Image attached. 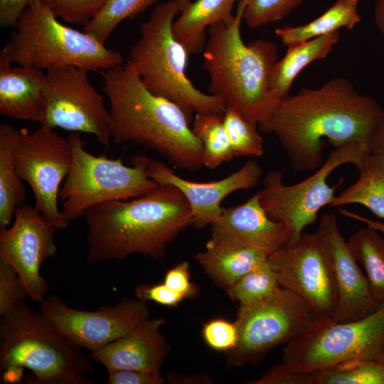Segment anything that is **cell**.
<instances>
[{
    "instance_id": "obj_1",
    "label": "cell",
    "mask_w": 384,
    "mask_h": 384,
    "mask_svg": "<svg viewBox=\"0 0 384 384\" xmlns=\"http://www.w3.org/2000/svg\"><path fill=\"white\" fill-rule=\"evenodd\" d=\"M382 110L375 99L358 93L349 79L339 76L289 94L258 125L277 138L294 171H316L324 161L325 140L334 148L351 142L368 148Z\"/></svg>"
},
{
    "instance_id": "obj_2",
    "label": "cell",
    "mask_w": 384,
    "mask_h": 384,
    "mask_svg": "<svg viewBox=\"0 0 384 384\" xmlns=\"http://www.w3.org/2000/svg\"><path fill=\"white\" fill-rule=\"evenodd\" d=\"M87 262L122 260L142 254L164 257L167 245L192 224V212L181 191L172 185L130 200L112 201L87 210Z\"/></svg>"
},
{
    "instance_id": "obj_3",
    "label": "cell",
    "mask_w": 384,
    "mask_h": 384,
    "mask_svg": "<svg viewBox=\"0 0 384 384\" xmlns=\"http://www.w3.org/2000/svg\"><path fill=\"white\" fill-rule=\"evenodd\" d=\"M100 73L115 144L153 149L179 169L196 171L203 166L202 144L179 106L149 92L127 62Z\"/></svg>"
},
{
    "instance_id": "obj_4",
    "label": "cell",
    "mask_w": 384,
    "mask_h": 384,
    "mask_svg": "<svg viewBox=\"0 0 384 384\" xmlns=\"http://www.w3.org/2000/svg\"><path fill=\"white\" fill-rule=\"evenodd\" d=\"M244 8L239 1L231 18L208 27L203 67L210 77V94L259 124L279 104L268 88L278 48L273 41L265 39L244 43L240 33Z\"/></svg>"
},
{
    "instance_id": "obj_5",
    "label": "cell",
    "mask_w": 384,
    "mask_h": 384,
    "mask_svg": "<svg viewBox=\"0 0 384 384\" xmlns=\"http://www.w3.org/2000/svg\"><path fill=\"white\" fill-rule=\"evenodd\" d=\"M80 346L26 302L1 316L0 371L5 383L21 381L23 369L37 384H92L95 368Z\"/></svg>"
},
{
    "instance_id": "obj_6",
    "label": "cell",
    "mask_w": 384,
    "mask_h": 384,
    "mask_svg": "<svg viewBox=\"0 0 384 384\" xmlns=\"http://www.w3.org/2000/svg\"><path fill=\"white\" fill-rule=\"evenodd\" d=\"M178 13L174 0L156 6L149 18L141 23V36L127 62L149 92L176 104L192 123L195 114H223L227 105L220 97L200 91L188 79L189 53L175 38L172 29Z\"/></svg>"
},
{
    "instance_id": "obj_7",
    "label": "cell",
    "mask_w": 384,
    "mask_h": 384,
    "mask_svg": "<svg viewBox=\"0 0 384 384\" xmlns=\"http://www.w3.org/2000/svg\"><path fill=\"white\" fill-rule=\"evenodd\" d=\"M15 26L0 52V58L12 64L42 70L71 65L100 73L124 62L119 51L84 31L62 24L42 0L30 4Z\"/></svg>"
},
{
    "instance_id": "obj_8",
    "label": "cell",
    "mask_w": 384,
    "mask_h": 384,
    "mask_svg": "<svg viewBox=\"0 0 384 384\" xmlns=\"http://www.w3.org/2000/svg\"><path fill=\"white\" fill-rule=\"evenodd\" d=\"M72 150L71 166L59 198L62 213L69 222L83 217L97 205L143 196L159 184L146 174L144 166L132 159L133 166H126L121 159L97 156L85 148L78 132L68 137Z\"/></svg>"
},
{
    "instance_id": "obj_9",
    "label": "cell",
    "mask_w": 384,
    "mask_h": 384,
    "mask_svg": "<svg viewBox=\"0 0 384 384\" xmlns=\"http://www.w3.org/2000/svg\"><path fill=\"white\" fill-rule=\"evenodd\" d=\"M369 150L360 142H351L335 148L321 166L306 178L293 185L283 182L280 171L271 170L265 176L259 199L267 214L282 223L289 234L287 245L296 242L304 228L316 223L319 210L333 201L343 179L334 185L327 183L330 174L339 166L351 164L359 169Z\"/></svg>"
},
{
    "instance_id": "obj_10",
    "label": "cell",
    "mask_w": 384,
    "mask_h": 384,
    "mask_svg": "<svg viewBox=\"0 0 384 384\" xmlns=\"http://www.w3.org/2000/svg\"><path fill=\"white\" fill-rule=\"evenodd\" d=\"M384 304L354 321L314 322L302 335L287 343L282 363L297 372L324 370L343 362L384 357Z\"/></svg>"
},
{
    "instance_id": "obj_11",
    "label": "cell",
    "mask_w": 384,
    "mask_h": 384,
    "mask_svg": "<svg viewBox=\"0 0 384 384\" xmlns=\"http://www.w3.org/2000/svg\"><path fill=\"white\" fill-rule=\"evenodd\" d=\"M235 324L238 339L228 351L231 366L255 363L271 350L287 344L308 331L315 320L304 301L279 287L267 298L240 306Z\"/></svg>"
},
{
    "instance_id": "obj_12",
    "label": "cell",
    "mask_w": 384,
    "mask_h": 384,
    "mask_svg": "<svg viewBox=\"0 0 384 384\" xmlns=\"http://www.w3.org/2000/svg\"><path fill=\"white\" fill-rule=\"evenodd\" d=\"M13 159L18 176L32 189L35 208L57 229L67 228L68 221L59 209L58 199L71 166L68 139L43 126L32 132L18 129Z\"/></svg>"
},
{
    "instance_id": "obj_13",
    "label": "cell",
    "mask_w": 384,
    "mask_h": 384,
    "mask_svg": "<svg viewBox=\"0 0 384 384\" xmlns=\"http://www.w3.org/2000/svg\"><path fill=\"white\" fill-rule=\"evenodd\" d=\"M87 73L71 65L46 70V107L40 124L90 134L107 146L112 139L110 113Z\"/></svg>"
},
{
    "instance_id": "obj_14",
    "label": "cell",
    "mask_w": 384,
    "mask_h": 384,
    "mask_svg": "<svg viewBox=\"0 0 384 384\" xmlns=\"http://www.w3.org/2000/svg\"><path fill=\"white\" fill-rule=\"evenodd\" d=\"M280 287L302 298L316 322L332 320L338 302L331 260L318 233L304 232L269 256Z\"/></svg>"
},
{
    "instance_id": "obj_15",
    "label": "cell",
    "mask_w": 384,
    "mask_h": 384,
    "mask_svg": "<svg viewBox=\"0 0 384 384\" xmlns=\"http://www.w3.org/2000/svg\"><path fill=\"white\" fill-rule=\"evenodd\" d=\"M40 311L81 348L97 351L122 337L149 318L146 302L126 297L95 311L75 309L55 294L41 303Z\"/></svg>"
},
{
    "instance_id": "obj_16",
    "label": "cell",
    "mask_w": 384,
    "mask_h": 384,
    "mask_svg": "<svg viewBox=\"0 0 384 384\" xmlns=\"http://www.w3.org/2000/svg\"><path fill=\"white\" fill-rule=\"evenodd\" d=\"M14 217L13 225L0 230V259L15 269L28 297L41 303L49 284L40 269L57 252L58 229L30 205L18 208Z\"/></svg>"
},
{
    "instance_id": "obj_17",
    "label": "cell",
    "mask_w": 384,
    "mask_h": 384,
    "mask_svg": "<svg viewBox=\"0 0 384 384\" xmlns=\"http://www.w3.org/2000/svg\"><path fill=\"white\" fill-rule=\"evenodd\" d=\"M134 159L143 164L147 176L159 185H172L186 197L192 212V224L196 229L216 223L223 212L221 203L239 190L257 186L262 169L255 160L247 161L240 169L218 181L196 182L179 176L166 164L145 155Z\"/></svg>"
},
{
    "instance_id": "obj_18",
    "label": "cell",
    "mask_w": 384,
    "mask_h": 384,
    "mask_svg": "<svg viewBox=\"0 0 384 384\" xmlns=\"http://www.w3.org/2000/svg\"><path fill=\"white\" fill-rule=\"evenodd\" d=\"M316 233L329 256L337 289L338 302L332 321L358 320L377 310L380 305L374 299L366 275L343 238L335 214H322Z\"/></svg>"
},
{
    "instance_id": "obj_19",
    "label": "cell",
    "mask_w": 384,
    "mask_h": 384,
    "mask_svg": "<svg viewBox=\"0 0 384 384\" xmlns=\"http://www.w3.org/2000/svg\"><path fill=\"white\" fill-rule=\"evenodd\" d=\"M162 317L146 319L130 332L91 352L92 358L107 370L132 369L160 372L170 347L160 329Z\"/></svg>"
},
{
    "instance_id": "obj_20",
    "label": "cell",
    "mask_w": 384,
    "mask_h": 384,
    "mask_svg": "<svg viewBox=\"0 0 384 384\" xmlns=\"http://www.w3.org/2000/svg\"><path fill=\"white\" fill-rule=\"evenodd\" d=\"M211 228L261 250L269 256L289 242L286 227L269 217L260 202L258 193L240 205L223 208L219 220L211 225Z\"/></svg>"
},
{
    "instance_id": "obj_21",
    "label": "cell",
    "mask_w": 384,
    "mask_h": 384,
    "mask_svg": "<svg viewBox=\"0 0 384 384\" xmlns=\"http://www.w3.org/2000/svg\"><path fill=\"white\" fill-rule=\"evenodd\" d=\"M46 73L0 58V114L41 123L46 107Z\"/></svg>"
},
{
    "instance_id": "obj_22",
    "label": "cell",
    "mask_w": 384,
    "mask_h": 384,
    "mask_svg": "<svg viewBox=\"0 0 384 384\" xmlns=\"http://www.w3.org/2000/svg\"><path fill=\"white\" fill-rule=\"evenodd\" d=\"M268 258L264 251L240 243L213 228L205 250L194 256L208 275L226 289Z\"/></svg>"
},
{
    "instance_id": "obj_23",
    "label": "cell",
    "mask_w": 384,
    "mask_h": 384,
    "mask_svg": "<svg viewBox=\"0 0 384 384\" xmlns=\"http://www.w3.org/2000/svg\"><path fill=\"white\" fill-rule=\"evenodd\" d=\"M340 36L339 30L288 46L285 55L277 60L269 75L268 88L272 97L279 102L288 95L298 74L311 63L326 58Z\"/></svg>"
},
{
    "instance_id": "obj_24",
    "label": "cell",
    "mask_w": 384,
    "mask_h": 384,
    "mask_svg": "<svg viewBox=\"0 0 384 384\" xmlns=\"http://www.w3.org/2000/svg\"><path fill=\"white\" fill-rule=\"evenodd\" d=\"M237 0H196L181 12L172 26L175 38L189 54L203 53L211 25L228 21Z\"/></svg>"
},
{
    "instance_id": "obj_25",
    "label": "cell",
    "mask_w": 384,
    "mask_h": 384,
    "mask_svg": "<svg viewBox=\"0 0 384 384\" xmlns=\"http://www.w3.org/2000/svg\"><path fill=\"white\" fill-rule=\"evenodd\" d=\"M18 132L9 124H0V230L9 227L16 210L26 200V190L13 159Z\"/></svg>"
},
{
    "instance_id": "obj_26",
    "label": "cell",
    "mask_w": 384,
    "mask_h": 384,
    "mask_svg": "<svg viewBox=\"0 0 384 384\" xmlns=\"http://www.w3.org/2000/svg\"><path fill=\"white\" fill-rule=\"evenodd\" d=\"M359 0H336L321 16L301 26H284L274 30L287 46L309 41L345 28L353 29L361 21Z\"/></svg>"
},
{
    "instance_id": "obj_27",
    "label": "cell",
    "mask_w": 384,
    "mask_h": 384,
    "mask_svg": "<svg viewBox=\"0 0 384 384\" xmlns=\"http://www.w3.org/2000/svg\"><path fill=\"white\" fill-rule=\"evenodd\" d=\"M358 170L356 181L336 196L329 206L359 204L384 219V157L369 152Z\"/></svg>"
},
{
    "instance_id": "obj_28",
    "label": "cell",
    "mask_w": 384,
    "mask_h": 384,
    "mask_svg": "<svg viewBox=\"0 0 384 384\" xmlns=\"http://www.w3.org/2000/svg\"><path fill=\"white\" fill-rule=\"evenodd\" d=\"M348 246L365 270L370 291L379 305L384 304V235L366 225L348 240Z\"/></svg>"
},
{
    "instance_id": "obj_29",
    "label": "cell",
    "mask_w": 384,
    "mask_h": 384,
    "mask_svg": "<svg viewBox=\"0 0 384 384\" xmlns=\"http://www.w3.org/2000/svg\"><path fill=\"white\" fill-rule=\"evenodd\" d=\"M191 129L203 146V166L215 169L235 157L223 124V114L196 113Z\"/></svg>"
},
{
    "instance_id": "obj_30",
    "label": "cell",
    "mask_w": 384,
    "mask_h": 384,
    "mask_svg": "<svg viewBox=\"0 0 384 384\" xmlns=\"http://www.w3.org/2000/svg\"><path fill=\"white\" fill-rule=\"evenodd\" d=\"M312 384H384V357L351 360L312 372Z\"/></svg>"
},
{
    "instance_id": "obj_31",
    "label": "cell",
    "mask_w": 384,
    "mask_h": 384,
    "mask_svg": "<svg viewBox=\"0 0 384 384\" xmlns=\"http://www.w3.org/2000/svg\"><path fill=\"white\" fill-rule=\"evenodd\" d=\"M159 1L108 0L99 14L85 25L83 31L105 44L121 22L134 18Z\"/></svg>"
},
{
    "instance_id": "obj_32",
    "label": "cell",
    "mask_w": 384,
    "mask_h": 384,
    "mask_svg": "<svg viewBox=\"0 0 384 384\" xmlns=\"http://www.w3.org/2000/svg\"><path fill=\"white\" fill-rule=\"evenodd\" d=\"M279 287L269 258L240 278L227 289L230 297L240 306L257 303L272 294Z\"/></svg>"
},
{
    "instance_id": "obj_33",
    "label": "cell",
    "mask_w": 384,
    "mask_h": 384,
    "mask_svg": "<svg viewBox=\"0 0 384 384\" xmlns=\"http://www.w3.org/2000/svg\"><path fill=\"white\" fill-rule=\"evenodd\" d=\"M223 124L235 156L252 158L264 154L263 138L257 131V124L247 120L230 107L223 113Z\"/></svg>"
},
{
    "instance_id": "obj_34",
    "label": "cell",
    "mask_w": 384,
    "mask_h": 384,
    "mask_svg": "<svg viewBox=\"0 0 384 384\" xmlns=\"http://www.w3.org/2000/svg\"><path fill=\"white\" fill-rule=\"evenodd\" d=\"M244 5L242 21L252 29L278 22L304 0H239Z\"/></svg>"
},
{
    "instance_id": "obj_35",
    "label": "cell",
    "mask_w": 384,
    "mask_h": 384,
    "mask_svg": "<svg viewBox=\"0 0 384 384\" xmlns=\"http://www.w3.org/2000/svg\"><path fill=\"white\" fill-rule=\"evenodd\" d=\"M42 1L58 18L85 26L99 14L108 0Z\"/></svg>"
},
{
    "instance_id": "obj_36",
    "label": "cell",
    "mask_w": 384,
    "mask_h": 384,
    "mask_svg": "<svg viewBox=\"0 0 384 384\" xmlns=\"http://www.w3.org/2000/svg\"><path fill=\"white\" fill-rule=\"evenodd\" d=\"M27 297L15 269L0 259V316L26 302Z\"/></svg>"
},
{
    "instance_id": "obj_37",
    "label": "cell",
    "mask_w": 384,
    "mask_h": 384,
    "mask_svg": "<svg viewBox=\"0 0 384 384\" xmlns=\"http://www.w3.org/2000/svg\"><path fill=\"white\" fill-rule=\"evenodd\" d=\"M202 336L210 348L228 352L237 344L238 331L235 322L218 318L210 320L203 325Z\"/></svg>"
},
{
    "instance_id": "obj_38",
    "label": "cell",
    "mask_w": 384,
    "mask_h": 384,
    "mask_svg": "<svg viewBox=\"0 0 384 384\" xmlns=\"http://www.w3.org/2000/svg\"><path fill=\"white\" fill-rule=\"evenodd\" d=\"M134 293L139 300L146 302L151 301L167 306H177L186 299L181 293L171 289L164 282L139 285L135 288Z\"/></svg>"
},
{
    "instance_id": "obj_39",
    "label": "cell",
    "mask_w": 384,
    "mask_h": 384,
    "mask_svg": "<svg viewBox=\"0 0 384 384\" xmlns=\"http://www.w3.org/2000/svg\"><path fill=\"white\" fill-rule=\"evenodd\" d=\"M252 384H312V373L297 372L288 369L282 363L265 372Z\"/></svg>"
},
{
    "instance_id": "obj_40",
    "label": "cell",
    "mask_w": 384,
    "mask_h": 384,
    "mask_svg": "<svg viewBox=\"0 0 384 384\" xmlns=\"http://www.w3.org/2000/svg\"><path fill=\"white\" fill-rule=\"evenodd\" d=\"M164 283L186 299L195 296L198 292L196 285L191 280L189 265L186 261L169 269L166 272Z\"/></svg>"
},
{
    "instance_id": "obj_41",
    "label": "cell",
    "mask_w": 384,
    "mask_h": 384,
    "mask_svg": "<svg viewBox=\"0 0 384 384\" xmlns=\"http://www.w3.org/2000/svg\"><path fill=\"white\" fill-rule=\"evenodd\" d=\"M108 384H163L165 379L160 372L132 369H110Z\"/></svg>"
},
{
    "instance_id": "obj_42",
    "label": "cell",
    "mask_w": 384,
    "mask_h": 384,
    "mask_svg": "<svg viewBox=\"0 0 384 384\" xmlns=\"http://www.w3.org/2000/svg\"><path fill=\"white\" fill-rule=\"evenodd\" d=\"M36 1L38 0H0L1 26H15L23 11Z\"/></svg>"
},
{
    "instance_id": "obj_43",
    "label": "cell",
    "mask_w": 384,
    "mask_h": 384,
    "mask_svg": "<svg viewBox=\"0 0 384 384\" xmlns=\"http://www.w3.org/2000/svg\"><path fill=\"white\" fill-rule=\"evenodd\" d=\"M369 152L377 154L384 157V107L368 142Z\"/></svg>"
},
{
    "instance_id": "obj_44",
    "label": "cell",
    "mask_w": 384,
    "mask_h": 384,
    "mask_svg": "<svg viewBox=\"0 0 384 384\" xmlns=\"http://www.w3.org/2000/svg\"><path fill=\"white\" fill-rule=\"evenodd\" d=\"M339 212L340 213H341L342 215L346 217L363 222L366 225H370L375 228L376 230H378L379 232H380L382 234L384 235V223L373 220L371 219L363 217L359 214H357L356 213H353L352 211H350L348 210L341 208H339Z\"/></svg>"
},
{
    "instance_id": "obj_45",
    "label": "cell",
    "mask_w": 384,
    "mask_h": 384,
    "mask_svg": "<svg viewBox=\"0 0 384 384\" xmlns=\"http://www.w3.org/2000/svg\"><path fill=\"white\" fill-rule=\"evenodd\" d=\"M374 21L384 38V0H377L374 8Z\"/></svg>"
},
{
    "instance_id": "obj_46",
    "label": "cell",
    "mask_w": 384,
    "mask_h": 384,
    "mask_svg": "<svg viewBox=\"0 0 384 384\" xmlns=\"http://www.w3.org/2000/svg\"><path fill=\"white\" fill-rule=\"evenodd\" d=\"M178 4L180 13L190 4L191 0H174Z\"/></svg>"
},
{
    "instance_id": "obj_47",
    "label": "cell",
    "mask_w": 384,
    "mask_h": 384,
    "mask_svg": "<svg viewBox=\"0 0 384 384\" xmlns=\"http://www.w3.org/2000/svg\"><path fill=\"white\" fill-rule=\"evenodd\" d=\"M382 352H383V355L384 356V334H383V341H382Z\"/></svg>"
}]
</instances>
